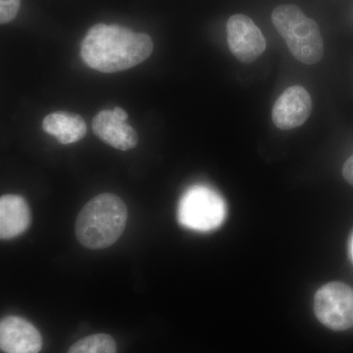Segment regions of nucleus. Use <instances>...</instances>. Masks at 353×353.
Listing matches in <instances>:
<instances>
[{"mask_svg": "<svg viewBox=\"0 0 353 353\" xmlns=\"http://www.w3.org/2000/svg\"><path fill=\"white\" fill-rule=\"evenodd\" d=\"M0 347L6 353H39L43 338L31 322L19 316H7L0 322Z\"/></svg>", "mask_w": 353, "mask_h": 353, "instance_id": "obj_9", "label": "nucleus"}, {"mask_svg": "<svg viewBox=\"0 0 353 353\" xmlns=\"http://www.w3.org/2000/svg\"><path fill=\"white\" fill-rule=\"evenodd\" d=\"M316 317L327 328L345 331L353 327V289L341 282L323 285L314 297Z\"/></svg>", "mask_w": 353, "mask_h": 353, "instance_id": "obj_5", "label": "nucleus"}, {"mask_svg": "<svg viewBox=\"0 0 353 353\" xmlns=\"http://www.w3.org/2000/svg\"><path fill=\"white\" fill-rule=\"evenodd\" d=\"M311 111L312 99L307 90L292 85L278 97L272 109V120L279 129L289 131L303 125Z\"/></svg>", "mask_w": 353, "mask_h": 353, "instance_id": "obj_8", "label": "nucleus"}, {"mask_svg": "<svg viewBox=\"0 0 353 353\" xmlns=\"http://www.w3.org/2000/svg\"><path fill=\"white\" fill-rule=\"evenodd\" d=\"M272 23L294 57L301 63L314 65L324 57L319 26L307 17L299 6L283 4L272 12Z\"/></svg>", "mask_w": 353, "mask_h": 353, "instance_id": "obj_3", "label": "nucleus"}, {"mask_svg": "<svg viewBox=\"0 0 353 353\" xmlns=\"http://www.w3.org/2000/svg\"><path fill=\"white\" fill-rule=\"evenodd\" d=\"M350 256H352V259L353 261V234L352 236V240H350Z\"/></svg>", "mask_w": 353, "mask_h": 353, "instance_id": "obj_15", "label": "nucleus"}, {"mask_svg": "<svg viewBox=\"0 0 353 353\" xmlns=\"http://www.w3.org/2000/svg\"><path fill=\"white\" fill-rule=\"evenodd\" d=\"M226 214L223 197L206 185L190 188L178 206L179 223L192 231H213L224 223Z\"/></svg>", "mask_w": 353, "mask_h": 353, "instance_id": "obj_4", "label": "nucleus"}, {"mask_svg": "<svg viewBox=\"0 0 353 353\" xmlns=\"http://www.w3.org/2000/svg\"><path fill=\"white\" fill-rule=\"evenodd\" d=\"M21 0H0V23L7 24L15 19L20 10Z\"/></svg>", "mask_w": 353, "mask_h": 353, "instance_id": "obj_13", "label": "nucleus"}, {"mask_svg": "<svg viewBox=\"0 0 353 353\" xmlns=\"http://www.w3.org/2000/svg\"><path fill=\"white\" fill-rule=\"evenodd\" d=\"M227 41L230 51L243 63L259 59L266 50V39L248 16L236 14L227 22Z\"/></svg>", "mask_w": 353, "mask_h": 353, "instance_id": "obj_6", "label": "nucleus"}, {"mask_svg": "<svg viewBox=\"0 0 353 353\" xmlns=\"http://www.w3.org/2000/svg\"><path fill=\"white\" fill-rule=\"evenodd\" d=\"M115 341L106 334H94L81 339L70 347L68 353H116Z\"/></svg>", "mask_w": 353, "mask_h": 353, "instance_id": "obj_12", "label": "nucleus"}, {"mask_svg": "<svg viewBox=\"0 0 353 353\" xmlns=\"http://www.w3.org/2000/svg\"><path fill=\"white\" fill-rule=\"evenodd\" d=\"M31 224V211L24 197L6 194L0 199V238L12 240L25 233Z\"/></svg>", "mask_w": 353, "mask_h": 353, "instance_id": "obj_10", "label": "nucleus"}, {"mask_svg": "<svg viewBox=\"0 0 353 353\" xmlns=\"http://www.w3.org/2000/svg\"><path fill=\"white\" fill-rule=\"evenodd\" d=\"M128 220L125 202L113 194L94 197L77 217V240L90 250H103L114 245L122 236Z\"/></svg>", "mask_w": 353, "mask_h": 353, "instance_id": "obj_2", "label": "nucleus"}, {"mask_svg": "<svg viewBox=\"0 0 353 353\" xmlns=\"http://www.w3.org/2000/svg\"><path fill=\"white\" fill-rule=\"evenodd\" d=\"M343 175L345 181L353 185V155L348 158L343 167Z\"/></svg>", "mask_w": 353, "mask_h": 353, "instance_id": "obj_14", "label": "nucleus"}, {"mask_svg": "<svg viewBox=\"0 0 353 353\" xmlns=\"http://www.w3.org/2000/svg\"><path fill=\"white\" fill-rule=\"evenodd\" d=\"M128 114L124 109L102 110L92 123L95 136L116 150L127 152L138 145L139 137L134 129L128 125Z\"/></svg>", "mask_w": 353, "mask_h": 353, "instance_id": "obj_7", "label": "nucleus"}, {"mask_svg": "<svg viewBox=\"0 0 353 353\" xmlns=\"http://www.w3.org/2000/svg\"><path fill=\"white\" fill-rule=\"evenodd\" d=\"M43 129L62 145L77 143L85 138L88 128L82 116L76 113L53 112L43 121Z\"/></svg>", "mask_w": 353, "mask_h": 353, "instance_id": "obj_11", "label": "nucleus"}, {"mask_svg": "<svg viewBox=\"0 0 353 353\" xmlns=\"http://www.w3.org/2000/svg\"><path fill=\"white\" fill-rule=\"evenodd\" d=\"M153 41L148 34L118 25L97 24L83 39L81 55L90 68L117 73L141 64L152 55Z\"/></svg>", "mask_w": 353, "mask_h": 353, "instance_id": "obj_1", "label": "nucleus"}]
</instances>
